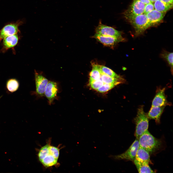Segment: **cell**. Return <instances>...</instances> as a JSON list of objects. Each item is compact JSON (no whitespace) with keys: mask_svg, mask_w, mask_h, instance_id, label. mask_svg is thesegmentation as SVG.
I'll use <instances>...</instances> for the list:
<instances>
[{"mask_svg":"<svg viewBox=\"0 0 173 173\" xmlns=\"http://www.w3.org/2000/svg\"><path fill=\"white\" fill-rule=\"evenodd\" d=\"M150 160V156L149 152L144 149L139 147L134 161L141 162H149Z\"/></svg>","mask_w":173,"mask_h":173,"instance_id":"15","label":"cell"},{"mask_svg":"<svg viewBox=\"0 0 173 173\" xmlns=\"http://www.w3.org/2000/svg\"><path fill=\"white\" fill-rule=\"evenodd\" d=\"M58 159L49 154L41 161L45 167H48L56 165L57 163Z\"/></svg>","mask_w":173,"mask_h":173,"instance_id":"20","label":"cell"},{"mask_svg":"<svg viewBox=\"0 0 173 173\" xmlns=\"http://www.w3.org/2000/svg\"><path fill=\"white\" fill-rule=\"evenodd\" d=\"M154 9L161 12H166L173 7V5L165 3L160 0H157L154 3Z\"/></svg>","mask_w":173,"mask_h":173,"instance_id":"18","label":"cell"},{"mask_svg":"<svg viewBox=\"0 0 173 173\" xmlns=\"http://www.w3.org/2000/svg\"><path fill=\"white\" fill-rule=\"evenodd\" d=\"M138 141L140 147L143 148L150 153H152L159 148L161 142L155 138L148 130L139 137Z\"/></svg>","mask_w":173,"mask_h":173,"instance_id":"3","label":"cell"},{"mask_svg":"<svg viewBox=\"0 0 173 173\" xmlns=\"http://www.w3.org/2000/svg\"><path fill=\"white\" fill-rule=\"evenodd\" d=\"M104 83L102 81L99 79L94 80H89V84L91 88L96 91Z\"/></svg>","mask_w":173,"mask_h":173,"instance_id":"25","label":"cell"},{"mask_svg":"<svg viewBox=\"0 0 173 173\" xmlns=\"http://www.w3.org/2000/svg\"><path fill=\"white\" fill-rule=\"evenodd\" d=\"M165 107L151 106L147 113L149 118L154 119L156 123H159L161 116Z\"/></svg>","mask_w":173,"mask_h":173,"instance_id":"14","label":"cell"},{"mask_svg":"<svg viewBox=\"0 0 173 173\" xmlns=\"http://www.w3.org/2000/svg\"><path fill=\"white\" fill-rule=\"evenodd\" d=\"M145 5L148 4L150 2V0H138Z\"/></svg>","mask_w":173,"mask_h":173,"instance_id":"30","label":"cell"},{"mask_svg":"<svg viewBox=\"0 0 173 173\" xmlns=\"http://www.w3.org/2000/svg\"><path fill=\"white\" fill-rule=\"evenodd\" d=\"M17 34L9 36L3 39L2 52H4L9 49L13 48L17 44L19 40Z\"/></svg>","mask_w":173,"mask_h":173,"instance_id":"12","label":"cell"},{"mask_svg":"<svg viewBox=\"0 0 173 173\" xmlns=\"http://www.w3.org/2000/svg\"><path fill=\"white\" fill-rule=\"evenodd\" d=\"M21 22L10 23L5 26L0 30V43L5 38L9 36L17 34L19 32V27L22 24Z\"/></svg>","mask_w":173,"mask_h":173,"instance_id":"5","label":"cell"},{"mask_svg":"<svg viewBox=\"0 0 173 173\" xmlns=\"http://www.w3.org/2000/svg\"><path fill=\"white\" fill-rule=\"evenodd\" d=\"M167 4L173 5V0H160Z\"/></svg>","mask_w":173,"mask_h":173,"instance_id":"29","label":"cell"},{"mask_svg":"<svg viewBox=\"0 0 173 173\" xmlns=\"http://www.w3.org/2000/svg\"><path fill=\"white\" fill-rule=\"evenodd\" d=\"M124 16L134 27L136 36L142 34L146 30L152 26L146 14L144 13L136 15Z\"/></svg>","mask_w":173,"mask_h":173,"instance_id":"1","label":"cell"},{"mask_svg":"<svg viewBox=\"0 0 173 173\" xmlns=\"http://www.w3.org/2000/svg\"><path fill=\"white\" fill-rule=\"evenodd\" d=\"M157 0H150V2L153 3H154L155 1H156Z\"/></svg>","mask_w":173,"mask_h":173,"instance_id":"31","label":"cell"},{"mask_svg":"<svg viewBox=\"0 0 173 173\" xmlns=\"http://www.w3.org/2000/svg\"><path fill=\"white\" fill-rule=\"evenodd\" d=\"M96 33L104 36H109L118 38H123L121 31L111 27L102 24L100 22L95 29Z\"/></svg>","mask_w":173,"mask_h":173,"instance_id":"6","label":"cell"},{"mask_svg":"<svg viewBox=\"0 0 173 173\" xmlns=\"http://www.w3.org/2000/svg\"></svg>","mask_w":173,"mask_h":173,"instance_id":"32","label":"cell"},{"mask_svg":"<svg viewBox=\"0 0 173 173\" xmlns=\"http://www.w3.org/2000/svg\"><path fill=\"white\" fill-rule=\"evenodd\" d=\"M49 153L58 159L59 155V149L56 147L49 145Z\"/></svg>","mask_w":173,"mask_h":173,"instance_id":"27","label":"cell"},{"mask_svg":"<svg viewBox=\"0 0 173 173\" xmlns=\"http://www.w3.org/2000/svg\"><path fill=\"white\" fill-rule=\"evenodd\" d=\"M58 91V87L56 82L50 81H48L44 93L49 104H51L56 98Z\"/></svg>","mask_w":173,"mask_h":173,"instance_id":"11","label":"cell"},{"mask_svg":"<svg viewBox=\"0 0 173 173\" xmlns=\"http://www.w3.org/2000/svg\"><path fill=\"white\" fill-rule=\"evenodd\" d=\"M48 144L42 147L39 151L38 156L39 160L41 161L49 153Z\"/></svg>","mask_w":173,"mask_h":173,"instance_id":"24","label":"cell"},{"mask_svg":"<svg viewBox=\"0 0 173 173\" xmlns=\"http://www.w3.org/2000/svg\"><path fill=\"white\" fill-rule=\"evenodd\" d=\"M92 37L96 39L104 45L111 47H113L117 43L124 40V39L123 37L120 38L102 35L96 33L92 36Z\"/></svg>","mask_w":173,"mask_h":173,"instance_id":"8","label":"cell"},{"mask_svg":"<svg viewBox=\"0 0 173 173\" xmlns=\"http://www.w3.org/2000/svg\"><path fill=\"white\" fill-rule=\"evenodd\" d=\"M161 57L167 62L170 68L172 74L173 72V53L164 51L161 54Z\"/></svg>","mask_w":173,"mask_h":173,"instance_id":"23","label":"cell"},{"mask_svg":"<svg viewBox=\"0 0 173 173\" xmlns=\"http://www.w3.org/2000/svg\"><path fill=\"white\" fill-rule=\"evenodd\" d=\"M99 69L101 72L111 77L117 79H124L121 76L117 74L111 69L105 66L98 65Z\"/></svg>","mask_w":173,"mask_h":173,"instance_id":"21","label":"cell"},{"mask_svg":"<svg viewBox=\"0 0 173 173\" xmlns=\"http://www.w3.org/2000/svg\"><path fill=\"white\" fill-rule=\"evenodd\" d=\"M144 106L141 105L138 108L136 117L134 120L136 124L135 135L136 138L148 130L149 118L147 113L144 111Z\"/></svg>","mask_w":173,"mask_h":173,"instance_id":"2","label":"cell"},{"mask_svg":"<svg viewBox=\"0 0 173 173\" xmlns=\"http://www.w3.org/2000/svg\"><path fill=\"white\" fill-rule=\"evenodd\" d=\"M145 5L138 0H134L129 8L124 13V16L136 15L144 13Z\"/></svg>","mask_w":173,"mask_h":173,"instance_id":"10","label":"cell"},{"mask_svg":"<svg viewBox=\"0 0 173 173\" xmlns=\"http://www.w3.org/2000/svg\"><path fill=\"white\" fill-rule=\"evenodd\" d=\"M35 78L36 92L40 96H43L48 80L35 70Z\"/></svg>","mask_w":173,"mask_h":173,"instance_id":"9","label":"cell"},{"mask_svg":"<svg viewBox=\"0 0 173 173\" xmlns=\"http://www.w3.org/2000/svg\"><path fill=\"white\" fill-rule=\"evenodd\" d=\"M139 173H153L147 162H139L135 161H133Z\"/></svg>","mask_w":173,"mask_h":173,"instance_id":"17","label":"cell"},{"mask_svg":"<svg viewBox=\"0 0 173 173\" xmlns=\"http://www.w3.org/2000/svg\"><path fill=\"white\" fill-rule=\"evenodd\" d=\"M99 79L104 83L115 84L117 85L124 83L125 80L124 79H120L110 76L101 72V77Z\"/></svg>","mask_w":173,"mask_h":173,"instance_id":"16","label":"cell"},{"mask_svg":"<svg viewBox=\"0 0 173 173\" xmlns=\"http://www.w3.org/2000/svg\"><path fill=\"white\" fill-rule=\"evenodd\" d=\"M166 12H161L155 9L146 14L151 25L159 23L163 19Z\"/></svg>","mask_w":173,"mask_h":173,"instance_id":"13","label":"cell"},{"mask_svg":"<svg viewBox=\"0 0 173 173\" xmlns=\"http://www.w3.org/2000/svg\"><path fill=\"white\" fill-rule=\"evenodd\" d=\"M19 86V82L15 79H10L7 82V89L10 92H13L16 91L18 89Z\"/></svg>","mask_w":173,"mask_h":173,"instance_id":"22","label":"cell"},{"mask_svg":"<svg viewBox=\"0 0 173 173\" xmlns=\"http://www.w3.org/2000/svg\"><path fill=\"white\" fill-rule=\"evenodd\" d=\"M117 85L115 84L104 83L97 90L100 93L106 92L111 90Z\"/></svg>","mask_w":173,"mask_h":173,"instance_id":"26","label":"cell"},{"mask_svg":"<svg viewBox=\"0 0 173 173\" xmlns=\"http://www.w3.org/2000/svg\"><path fill=\"white\" fill-rule=\"evenodd\" d=\"M139 147L138 139L136 138L125 152L111 157L115 160H125L133 161Z\"/></svg>","mask_w":173,"mask_h":173,"instance_id":"4","label":"cell"},{"mask_svg":"<svg viewBox=\"0 0 173 173\" xmlns=\"http://www.w3.org/2000/svg\"><path fill=\"white\" fill-rule=\"evenodd\" d=\"M154 9V4L150 2L148 4L145 5L144 13L146 14Z\"/></svg>","mask_w":173,"mask_h":173,"instance_id":"28","label":"cell"},{"mask_svg":"<svg viewBox=\"0 0 173 173\" xmlns=\"http://www.w3.org/2000/svg\"><path fill=\"white\" fill-rule=\"evenodd\" d=\"M92 69L89 74V80H94L99 79L101 77V72L98 64H92Z\"/></svg>","mask_w":173,"mask_h":173,"instance_id":"19","label":"cell"},{"mask_svg":"<svg viewBox=\"0 0 173 173\" xmlns=\"http://www.w3.org/2000/svg\"><path fill=\"white\" fill-rule=\"evenodd\" d=\"M166 88H158L152 102L151 106H166L171 105V103L168 101L165 94Z\"/></svg>","mask_w":173,"mask_h":173,"instance_id":"7","label":"cell"}]
</instances>
